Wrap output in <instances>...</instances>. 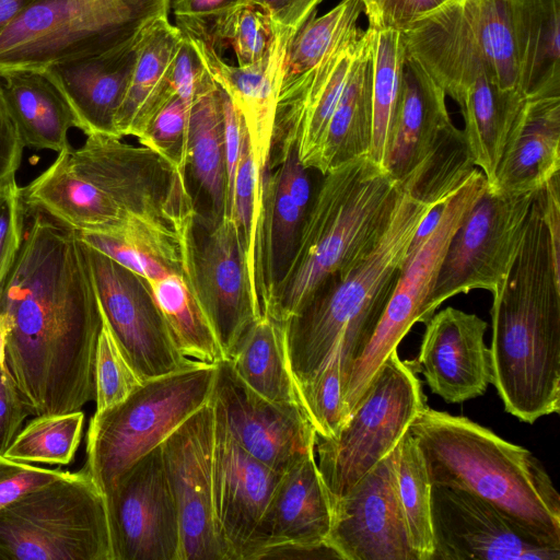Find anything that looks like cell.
Returning a JSON list of instances; mask_svg holds the SVG:
<instances>
[{"instance_id":"cell-1","label":"cell","mask_w":560,"mask_h":560,"mask_svg":"<svg viewBox=\"0 0 560 560\" xmlns=\"http://www.w3.org/2000/svg\"><path fill=\"white\" fill-rule=\"evenodd\" d=\"M28 212L0 289V315L10 326L5 368L31 416L82 410L94 400L100 301L78 233Z\"/></svg>"},{"instance_id":"cell-2","label":"cell","mask_w":560,"mask_h":560,"mask_svg":"<svg viewBox=\"0 0 560 560\" xmlns=\"http://www.w3.org/2000/svg\"><path fill=\"white\" fill-rule=\"evenodd\" d=\"M492 298L491 383L505 410L527 423L558 413L560 255L537 195L515 262Z\"/></svg>"},{"instance_id":"cell-3","label":"cell","mask_w":560,"mask_h":560,"mask_svg":"<svg viewBox=\"0 0 560 560\" xmlns=\"http://www.w3.org/2000/svg\"><path fill=\"white\" fill-rule=\"evenodd\" d=\"M441 205L402 189L390 223L373 249L329 277L284 322L287 357L298 393L324 369L340 342L345 385L352 362L384 312L420 224Z\"/></svg>"},{"instance_id":"cell-4","label":"cell","mask_w":560,"mask_h":560,"mask_svg":"<svg viewBox=\"0 0 560 560\" xmlns=\"http://www.w3.org/2000/svg\"><path fill=\"white\" fill-rule=\"evenodd\" d=\"M401 192L400 184L368 155L323 174L292 258L269 292L264 314L288 320L329 277L369 254L389 225Z\"/></svg>"},{"instance_id":"cell-5","label":"cell","mask_w":560,"mask_h":560,"mask_svg":"<svg viewBox=\"0 0 560 560\" xmlns=\"http://www.w3.org/2000/svg\"><path fill=\"white\" fill-rule=\"evenodd\" d=\"M409 432L432 485L471 493L545 545L560 548V495L533 453L466 417L427 405Z\"/></svg>"},{"instance_id":"cell-6","label":"cell","mask_w":560,"mask_h":560,"mask_svg":"<svg viewBox=\"0 0 560 560\" xmlns=\"http://www.w3.org/2000/svg\"><path fill=\"white\" fill-rule=\"evenodd\" d=\"M172 0H38L0 33V74L103 55L168 16Z\"/></svg>"},{"instance_id":"cell-7","label":"cell","mask_w":560,"mask_h":560,"mask_svg":"<svg viewBox=\"0 0 560 560\" xmlns=\"http://www.w3.org/2000/svg\"><path fill=\"white\" fill-rule=\"evenodd\" d=\"M215 374L217 364L196 363L145 381L118 405L94 412L84 467L105 495L135 462L211 400Z\"/></svg>"},{"instance_id":"cell-8","label":"cell","mask_w":560,"mask_h":560,"mask_svg":"<svg viewBox=\"0 0 560 560\" xmlns=\"http://www.w3.org/2000/svg\"><path fill=\"white\" fill-rule=\"evenodd\" d=\"M0 560H114L106 498L84 466L0 510Z\"/></svg>"},{"instance_id":"cell-9","label":"cell","mask_w":560,"mask_h":560,"mask_svg":"<svg viewBox=\"0 0 560 560\" xmlns=\"http://www.w3.org/2000/svg\"><path fill=\"white\" fill-rule=\"evenodd\" d=\"M417 368V361L392 351L339 432L316 438V463L331 505L396 448L425 406Z\"/></svg>"},{"instance_id":"cell-10","label":"cell","mask_w":560,"mask_h":560,"mask_svg":"<svg viewBox=\"0 0 560 560\" xmlns=\"http://www.w3.org/2000/svg\"><path fill=\"white\" fill-rule=\"evenodd\" d=\"M385 168L404 190L420 196L446 195L476 168L463 130L452 122L445 92L407 55Z\"/></svg>"},{"instance_id":"cell-11","label":"cell","mask_w":560,"mask_h":560,"mask_svg":"<svg viewBox=\"0 0 560 560\" xmlns=\"http://www.w3.org/2000/svg\"><path fill=\"white\" fill-rule=\"evenodd\" d=\"M488 183L478 168L443 203L439 218L423 242L408 250L395 288L361 353L352 362L343 385L347 418L354 410L389 353L416 323H427L433 313L430 299L450 242Z\"/></svg>"},{"instance_id":"cell-12","label":"cell","mask_w":560,"mask_h":560,"mask_svg":"<svg viewBox=\"0 0 560 560\" xmlns=\"http://www.w3.org/2000/svg\"><path fill=\"white\" fill-rule=\"evenodd\" d=\"M536 195L486 189L450 242L430 299L433 314L454 295L492 293L508 278Z\"/></svg>"},{"instance_id":"cell-13","label":"cell","mask_w":560,"mask_h":560,"mask_svg":"<svg viewBox=\"0 0 560 560\" xmlns=\"http://www.w3.org/2000/svg\"><path fill=\"white\" fill-rule=\"evenodd\" d=\"M102 311L126 359L145 382L197 361L180 354L148 282L83 244Z\"/></svg>"},{"instance_id":"cell-14","label":"cell","mask_w":560,"mask_h":560,"mask_svg":"<svg viewBox=\"0 0 560 560\" xmlns=\"http://www.w3.org/2000/svg\"><path fill=\"white\" fill-rule=\"evenodd\" d=\"M213 443L212 398L161 443L178 514L180 560H228L213 509Z\"/></svg>"},{"instance_id":"cell-15","label":"cell","mask_w":560,"mask_h":560,"mask_svg":"<svg viewBox=\"0 0 560 560\" xmlns=\"http://www.w3.org/2000/svg\"><path fill=\"white\" fill-rule=\"evenodd\" d=\"M105 498L114 560H180L178 514L161 445L135 462Z\"/></svg>"},{"instance_id":"cell-16","label":"cell","mask_w":560,"mask_h":560,"mask_svg":"<svg viewBox=\"0 0 560 560\" xmlns=\"http://www.w3.org/2000/svg\"><path fill=\"white\" fill-rule=\"evenodd\" d=\"M431 560H559L545 545L491 503L464 490L432 485Z\"/></svg>"},{"instance_id":"cell-17","label":"cell","mask_w":560,"mask_h":560,"mask_svg":"<svg viewBox=\"0 0 560 560\" xmlns=\"http://www.w3.org/2000/svg\"><path fill=\"white\" fill-rule=\"evenodd\" d=\"M212 401L235 441L278 474L315 451L317 434L303 407L261 397L228 360L217 364Z\"/></svg>"},{"instance_id":"cell-18","label":"cell","mask_w":560,"mask_h":560,"mask_svg":"<svg viewBox=\"0 0 560 560\" xmlns=\"http://www.w3.org/2000/svg\"><path fill=\"white\" fill-rule=\"evenodd\" d=\"M190 276L198 302L229 360L262 312L254 296L243 238L232 215H224L195 245Z\"/></svg>"},{"instance_id":"cell-19","label":"cell","mask_w":560,"mask_h":560,"mask_svg":"<svg viewBox=\"0 0 560 560\" xmlns=\"http://www.w3.org/2000/svg\"><path fill=\"white\" fill-rule=\"evenodd\" d=\"M326 542L342 560H418L397 493L396 448L332 504Z\"/></svg>"},{"instance_id":"cell-20","label":"cell","mask_w":560,"mask_h":560,"mask_svg":"<svg viewBox=\"0 0 560 560\" xmlns=\"http://www.w3.org/2000/svg\"><path fill=\"white\" fill-rule=\"evenodd\" d=\"M369 44L370 30L358 27L315 67L281 84L273 145L294 142L299 160L307 170L317 167L331 115Z\"/></svg>"},{"instance_id":"cell-21","label":"cell","mask_w":560,"mask_h":560,"mask_svg":"<svg viewBox=\"0 0 560 560\" xmlns=\"http://www.w3.org/2000/svg\"><path fill=\"white\" fill-rule=\"evenodd\" d=\"M302 26L275 24L276 34L269 51L261 60L247 67L226 63L212 47L187 34L212 79L240 110L260 176L271 168L278 95L290 44Z\"/></svg>"},{"instance_id":"cell-22","label":"cell","mask_w":560,"mask_h":560,"mask_svg":"<svg viewBox=\"0 0 560 560\" xmlns=\"http://www.w3.org/2000/svg\"><path fill=\"white\" fill-rule=\"evenodd\" d=\"M213 402V401H212ZM212 498L228 560H241L282 476L252 456L232 436L214 405Z\"/></svg>"},{"instance_id":"cell-23","label":"cell","mask_w":560,"mask_h":560,"mask_svg":"<svg viewBox=\"0 0 560 560\" xmlns=\"http://www.w3.org/2000/svg\"><path fill=\"white\" fill-rule=\"evenodd\" d=\"M488 324L448 306L425 323L417 363L431 390L450 404L485 394L492 381Z\"/></svg>"},{"instance_id":"cell-24","label":"cell","mask_w":560,"mask_h":560,"mask_svg":"<svg viewBox=\"0 0 560 560\" xmlns=\"http://www.w3.org/2000/svg\"><path fill=\"white\" fill-rule=\"evenodd\" d=\"M109 52L62 62L42 71L69 106L85 136L120 137L116 116L126 96L143 36Z\"/></svg>"},{"instance_id":"cell-25","label":"cell","mask_w":560,"mask_h":560,"mask_svg":"<svg viewBox=\"0 0 560 560\" xmlns=\"http://www.w3.org/2000/svg\"><path fill=\"white\" fill-rule=\"evenodd\" d=\"M331 523L332 505L314 451L282 474L241 560L280 544L325 545Z\"/></svg>"},{"instance_id":"cell-26","label":"cell","mask_w":560,"mask_h":560,"mask_svg":"<svg viewBox=\"0 0 560 560\" xmlns=\"http://www.w3.org/2000/svg\"><path fill=\"white\" fill-rule=\"evenodd\" d=\"M560 174V95L525 97L490 190L538 191Z\"/></svg>"},{"instance_id":"cell-27","label":"cell","mask_w":560,"mask_h":560,"mask_svg":"<svg viewBox=\"0 0 560 560\" xmlns=\"http://www.w3.org/2000/svg\"><path fill=\"white\" fill-rule=\"evenodd\" d=\"M518 92L560 95V0H504Z\"/></svg>"},{"instance_id":"cell-28","label":"cell","mask_w":560,"mask_h":560,"mask_svg":"<svg viewBox=\"0 0 560 560\" xmlns=\"http://www.w3.org/2000/svg\"><path fill=\"white\" fill-rule=\"evenodd\" d=\"M183 32L167 16L156 20L145 32L124 102L116 116L120 137L138 138L158 109L174 94L170 69Z\"/></svg>"},{"instance_id":"cell-29","label":"cell","mask_w":560,"mask_h":560,"mask_svg":"<svg viewBox=\"0 0 560 560\" xmlns=\"http://www.w3.org/2000/svg\"><path fill=\"white\" fill-rule=\"evenodd\" d=\"M0 79L24 147L57 153L71 147L68 132L74 127V118L42 71H8Z\"/></svg>"},{"instance_id":"cell-30","label":"cell","mask_w":560,"mask_h":560,"mask_svg":"<svg viewBox=\"0 0 560 560\" xmlns=\"http://www.w3.org/2000/svg\"><path fill=\"white\" fill-rule=\"evenodd\" d=\"M209 203L210 225L226 212V168L221 89L212 79L196 94L188 124V163Z\"/></svg>"},{"instance_id":"cell-31","label":"cell","mask_w":560,"mask_h":560,"mask_svg":"<svg viewBox=\"0 0 560 560\" xmlns=\"http://www.w3.org/2000/svg\"><path fill=\"white\" fill-rule=\"evenodd\" d=\"M240 378L261 397L279 404H300L289 368L284 322L261 315L247 329L228 360Z\"/></svg>"},{"instance_id":"cell-32","label":"cell","mask_w":560,"mask_h":560,"mask_svg":"<svg viewBox=\"0 0 560 560\" xmlns=\"http://www.w3.org/2000/svg\"><path fill=\"white\" fill-rule=\"evenodd\" d=\"M372 136L369 158L385 168L401 100L406 46L404 34L369 25ZM386 170V168H385Z\"/></svg>"},{"instance_id":"cell-33","label":"cell","mask_w":560,"mask_h":560,"mask_svg":"<svg viewBox=\"0 0 560 560\" xmlns=\"http://www.w3.org/2000/svg\"><path fill=\"white\" fill-rule=\"evenodd\" d=\"M371 136V50L369 44L359 58L331 115L316 171L323 175L348 160L369 155Z\"/></svg>"},{"instance_id":"cell-34","label":"cell","mask_w":560,"mask_h":560,"mask_svg":"<svg viewBox=\"0 0 560 560\" xmlns=\"http://www.w3.org/2000/svg\"><path fill=\"white\" fill-rule=\"evenodd\" d=\"M148 284L183 357L214 365L225 360L186 273L172 271Z\"/></svg>"},{"instance_id":"cell-35","label":"cell","mask_w":560,"mask_h":560,"mask_svg":"<svg viewBox=\"0 0 560 560\" xmlns=\"http://www.w3.org/2000/svg\"><path fill=\"white\" fill-rule=\"evenodd\" d=\"M396 483L410 546L418 560H431L434 552L432 483L423 455L409 429L396 447Z\"/></svg>"},{"instance_id":"cell-36","label":"cell","mask_w":560,"mask_h":560,"mask_svg":"<svg viewBox=\"0 0 560 560\" xmlns=\"http://www.w3.org/2000/svg\"><path fill=\"white\" fill-rule=\"evenodd\" d=\"M83 425L82 410L34 416L1 455L22 463L69 465L80 446Z\"/></svg>"},{"instance_id":"cell-37","label":"cell","mask_w":560,"mask_h":560,"mask_svg":"<svg viewBox=\"0 0 560 560\" xmlns=\"http://www.w3.org/2000/svg\"><path fill=\"white\" fill-rule=\"evenodd\" d=\"M305 214L306 210L296 205L287 192L278 174L270 168L265 180V303L269 292L288 268Z\"/></svg>"},{"instance_id":"cell-38","label":"cell","mask_w":560,"mask_h":560,"mask_svg":"<svg viewBox=\"0 0 560 560\" xmlns=\"http://www.w3.org/2000/svg\"><path fill=\"white\" fill-rule=\"evenodd\" d=\"M502 93L517 89L512 35L504 0H456ZM525 97V96H524Z\"/></svg>"},{"instance_id":"cell-39","label":"cell","mask_w":560,"mask_h":560,"mask_svg":"<svg viewBox=\"0 0 560 560\" xmlns=\"http://www.w3.org/2000/svg\"><path fill=\"white\" fill-rule=\"evenodd\" d=\"M362 11V0H341L326 14L308 20L290 44L282 83L315 67L341 40L353 33L358 28Z\"/></svg>"},{"instance_id":"cell-40","label":"cell","mask_w":560,"mask_h":560,"mask_svg":"<svg viewBox=\"0 0 560 560\" xmlns=\"http://www.w3.org/2000/svg\"><path fill=\"white\" fill-rule=\"evenodd\" d=\"M101 312L93 365L95 412L118 405L143 384L121 351L102 307Z\"/></svg>"},{"instance_id":"cell-41","label":"cell","mask_w":560,"mask_h":560,"mask_svg":"<svg viewBox=\"0 0 560 560\" xmlns=\"http://www.w3.org/2000/svg\"><path fill=\"white\" fill-rule=\"evenodd\" d=\"M341 342L324 369L299 389L301 406L318 438H334L347 420L342 394Z\"/></svg>"},{"instance_id":"cell-42","label":"cell","mask_w":560,"mask_h":560,"mask_svg":"<svg viewBox=\"0 0 560 560\" xmlns=\"http://www.w3.org/2000/svg\"><path fill=\"white\" fill-rule=\"evenodd\" d=\"M191 103L174 94L158 109L137 138L140 144L152 149L186 172Z\"/></svg>"},{"instance_id":"cell-43","label":"cell","mask_w":560,"mask_h":560,"mask_svg":"<svg viewBox=\"0 0 560 560\" xmlns=\"http://www.w3.org/2000/svg\"><path fill=\"white\" fill-rule=\"evenodd\" d=\"M275 34V24L269 15L259 7L245 3L228 20L222 43H230L238 66L247 67L267 55Z\"/></svg>"},{"instance_id":"cell-44","label":"cell","mask_w":560,"mask_h":560,"mask_svg":"<svg viewBox=\"0 0 560 560\" xmlns=\"http://www.w3.org/2000/svg\"><path fill=\"white\" fill-rule=\"evenodd\" d=\"M245 3L247 0H173L171 8L183 33L202 40L219 54L228 20Z\"/></svg>"},{"instance_id":"cell-45","label":"cell","mask_w":560,"mask_h":560,"mask_svg":"<svg viewBox=\"0 0 560 560\" xmlns=\"http://www.w3.org/2000/svg\"><path fill=\"white\" fill-rule=\"evenodd\" d=\"M78 235L83 244L142 277L147 282L160 279L172 271H178L139 244L125 237L88 232H81Z\"/></svg>"},{"instance_id":"cell-46","label":"cell","mask_w":560,"mask_h":560,"mask_svg":"<svg viewBox=\"0 0 560 560\" xmlns=\"http://www.w3.org/2000/svg\"><path fill=\"white\" fill-rule=\"evenodd\" d=\"M26 207L15 175L0 182V289L21 248Z\"/></svg>"},{"instance_id":"cell-47","label":"cell","mask_w":560,"mask_h":560,"mask_svg":"<svg viewBox=\"0 0 560 560\" xmlns=\"http://www.w3.org/2000/svg\"><path fill=\"white\" fill-rule=\"evenodd\" d=\"M70 472L60 468H44L11 460L0 454V510Z\"/></svg>"},{"instance_id":"cell-48","label":"cell","mask_w":560,"mask_h":560,"mask_svg":"<svg viewBox=\"0 0 560 560\" xmlns=\"http://www.w3.org/2000/svg\"><path fill=\"white\" fill-rule=\"evenodd\" d=\"M445 0H362L369 25L398 32L407 31L423 14Z\"/></svg>"},{"instance_id":"cell-49","label":"cell","mask_w":560,"mask_h":560,"mask_svg":"<svg viewBox=\"0 0 560 560\" xmlns=\"http://www.w3.org/2000/svg\"><path fill=\"white\" fill-rule=\"evenodd\" d=\"M221 89V88H220ZM223 121H224V151L226 168V212L233 217L234 184L242 151V143L246 130L244 119L231 100L221 89Z\"/></svg>"},{"instance_id":"cell-50","label":"cell","mask_w":560,"mask_h":560,"mask_svg":"<svg viewBox=\"0 0 560 560\" xmlns=\"http://www.w3.org/2000/svg\"><path fill=\"white\" fill-rule=\"evenodd\" d=\"M31 416L11 374L0 365V454L9 446Z\"/></svg>"},{"instance_id":"cell-51","label":"cell","mask_w":560,"mask_h":560,"mask_svg":"<svg viewBox=\"0 0 560 560\" xmlns=\"http://www.w3.org/2000/svg\"><path fill=\"white\" fill-rule=\"evenodd\" d=\"M23 148L24 143L0 79V182L15 175L21 164Z\"/></svg>"},{"instance_id":"cell-52","label":"cell","mask_w":560,"mask_h":560,"mask_svg":"<svg viewBox=\"0 0 560 560\" xmlns=\"http://www.w3.org/2000/svg\"><path fill=\"white\" fill-rule=\"evenodd\" d=\"M323 0H247V3L262 9L273 24L285 27H300L316 16L317 7Z\"/></svg>"},{"instance_id":"cell-53","label":"cell","mask_w":560,"mask_h":560,"mask_svg":"<svg viewBox=\"0 0 560 560\" xmlns=\"http://www.w3.org/2000/svg\"><path fill=\"white\" fill-rule=\"evenodd\" d=\"M337 558L336 552L327 545L310 546L302 544H280L260 549L253 560L273 559H323Z\"/></svg>"},{"instance_id":"cell-54","label":"cell","mask_w":560,"mask_h":560,"mask_svg":"<svg viewBox=\"0 0 560 560\" xmlns=\"http://www.w3.org/2000/svg\"><path fill=\"white\" fill-rule=\"evenodd\" d=\"M38 0H0V33Z\"/></svg>"},{"instance_id":"cell-55","label":"cell","mask_w":560,"mask_h":560,"mask_svg":"<svg viewBox=\"0 0 560 560\" xmlns=\"http://www.w3.org/2000/svg\"><path fill=\"white\" fill-rule=\"evenodd\" d=\"M10 326L7 319L0 315V365H5V349Z\"/></svg>"}]
</instances>
